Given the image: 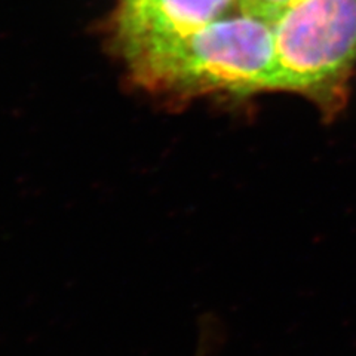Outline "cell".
Wrapping results in <instances>:
<instances>
[{"label": "cell", "mask_w": 356, "mask_h": 356, "mask_svg": "<svg viewBox=\"0 0 356 356\" xmlns=\"http://www.w3.org/2000/svg\"><path fill=\"white\" fill-rule=\"evenodd\" d=\"M132 82L156 95H250L282 89L273 27L241 14L125 60Z\"/></svg>", "instance_id": "obj_1"}, {"label": "cell", "mask_w": 356, "mask_h": 356, "mask_svg": "<svg viewBox=\"0 0 356 356\" xmlns=\"http://www.w3.org/2000/svg\"><path fill=\"white\" fill-rule=\"evenodd\" d=\"M272 27L285 91L321 98L356 58V0H300Z\"/></svg>", "instance_id": "obj_2"}, {"label": "cell", "mask_w": 356, "mask_h": 356, "mask_svg": "<svg viewBox=\"0 0 356 356\" xmlns=\"http://www.w3.org/2000/svg\"><path fill=\"white\" fill-rule=\"evenodd\" d=\"M300 0H235L241 14L252 17L273 26Z\"/></svg>", "instance_id": "obj_4"}, {"label": "cell", "mask_w": 356, "mask_h": 356, "mask_svg": "<svg viewBox=\"0 0 356 356\" xmlns=\"http://www.w3.org/2000/svg\"><path fill=\"white\" fill-rule=\"evenodd\" d=\"M235 0H119L113 22L116 47L127 60L211 24Z\"/></svg>", "instance_id": "obj_3"}]
</instances>
